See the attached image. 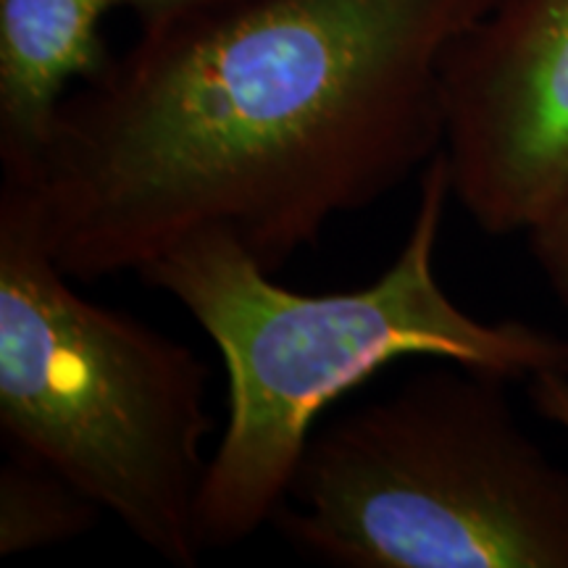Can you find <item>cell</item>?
<instances>
[{"label":"cell","mask_w":568,"mask_h":568,"mask_svg":"<svg viewBox=\"0 0 568 568\" xmlns=\"http://www.w3.org/2000/svg\"><path fill=\"white\" fill-rule=\"evenodd\" d=\"M493 0H226L142 24L27 172L71 280L226 232L280 272L445 148L443 63Z\"/></svg>","instance_id":"obj_1"},{"label":"cell","mask_w":568,"mask_h":568,"mask_svg":"<svg viewBox=\"0 0 568 568\" xmlns=\"http://www.w3.org/2000/svg\"><path fill=\"white\" fill-rule=\"evenodd\" d=\"M531 258L548 282L550 293L568 311V190L527 232Z\"/></svg>","instance_id":"obj_8"},{"label":"cell","mask_w":568,"mask_h":568,"mask_svg":"<svg viewBox=\"0 0 568 568\" xmlns=\"http://www.w3.org/2000/svg\"><path fill=\"white\" fill-rule=\"evenodd\" d=\"M103 508L42 460L11 450L0 466V556L51 548L88 535Z\"/></svg>","instance_id":"obj_7"},{"label":"cell","mask_w":568,"mask_h":568,"mask_svg":"<svg viewBox=\"0 0 568 568\" xmlns=\"http://www.w3.org/2000/svg\"><path fill=\"white\" fill-rule=\"evenodd\" d=\"M503 387L432 361L393 395L318 424L272 524L337 568H568V471Z\"/></svg>","instance_id":"obj_4"},{"label":"cell","mask_w":568,"mask_h":568,"mask_svg":"<svg viewBox=\"0 0 568 568\" xmlns=\"http://www.w3.org/2000/svg\"><path fill=\"white\" fill-rule=\"evenodd\" d=\"M450 197L439 151L422 169L400 253L353 293H295L226 232L187 237L138 272L195 318L230 382L197 503L203 550L234 548L274 521L324 410L395 361H453L506 382L568 368L566 337L518 318L481 322L445 293L437 247Z\"/></svg>","instance_id":"obj_2"},{"label":"cell","mask_w":568,"mask_h":568,"mask_svg":"<svg viewBox=\"0 0 568 568\" xmlns=\"http://www.w3.org/2000/svg\"><path fill=\"white\" fill-rule=\"evenodd\" d=\"M226 0H0V166L27 172L61 103L109 67L103 24L130 11L142 24Z\"/></svg>","instance_id":"obj_6"},{"label":"cell","mask_w":568,"mask_h":568,"mask_svg":"<svg viewBox=\"0 0 568 568\" xmlns=\"http://www.w3.org/2000/svg\"><path fill=\"white\" fill-rule=\"evenodd\" d=\"M445 159L487 234H527L568 190V0H493L445 55Z\"/></svg>","instance_id":"obj_5"},{"label":"cell","mask_w":568,"mask_h":568,"mask_svg":"<svg viewBox=\"0 0 568 568\" xmlns=\"http://www.w3.org/2000/svg\"><path fill=\"white\" fill-rule=\"evenodd\" d=\"M527 382L531 408L568 435V368H545Z\"/></svg>","instance_id":"obj_9"},{"label":"cell","mask_w":568,"mask_h":568,"mask_svg":"<svg viewBox=\"0 0 568 568\" xmlns=\"http://www.w3.org/2000/svg\"><path fill=\"white\" fill-rule=\"evenodd\" d=\"M42 240L27 187L0 180V435L53 466L176 568L203 556L197 503L209 366L84 297Z\"/></svg>","instance_id":"obj_3"}]
</instances>
